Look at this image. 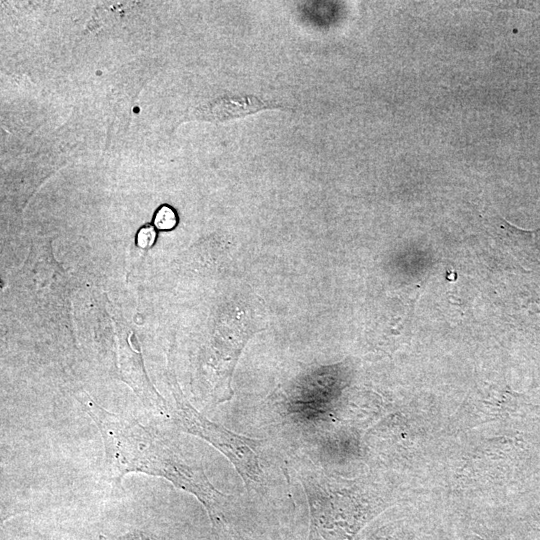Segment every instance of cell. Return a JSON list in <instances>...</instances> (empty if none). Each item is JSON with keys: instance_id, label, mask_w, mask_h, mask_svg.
<instances>
[{"instance_id": "obj_1", "label": "cell", "mask_w": 540, "mask_h": 540, "mask_svg": "<svg viewBox=\"0 0 540 540\" xmlns=\"http://www.w3.org/2000/svg\"><path fill=\"white\" fill-rule=\"evenodd\" d=\"M78 400L101 434L109 481L119 484L134 472L162 477L204 506L214 540H233L228 523L231 497L213 486L202 466L189 461L173 442L135 418L108 411L87 394Z\"/></svg>"}, {"instance_id": "obj_2", "label": "cell", "mask_w": 540, "mask_h": 540, "mask_svg": "<svg viewBox=\"0 0 540 540\" xmlns=\"http://www.w3.org/2000/svg\"><path fill=\"white\" fill-rule=\"evenodd\" d=\"M167 380L174 398V407L169 411L172 420L185 432L216 448L234 466L246 487L259 491L264 483V473L259 460L261 442L234 433L200 413L183 394L171 362L167 368Z\"/></svg>"}, {"instance_id": "obj_3", "label": "cell", "mask_w": 540, "mask_h": 540, "mask_svg": "<svg viewBox=\"0 0 540 540\" xmlns=\"http://www.w3.org/2000/svg\"><path fill=\"white\" fill-rule=\"evenodd\" d=\"M119 364L122 379L132 388L142 403L152 412L168 415L169 408L163 397L149 380L138 344L133 343V334L125 329L118 331Z\"/></svg>"}, {"instance_id": "obj_4", "label": "cell", "mask_w": 540, "mask_h": 540, "mask_svg": "<svg viewBox=\"0 0 540 540\" xmlns=\"http://www.w3.org/2000/svg\"><path fill=\"white\" fill-rule=\"evenodd\" d=\"M495 226L502 244L521 269L531 272L540 267V229L522 230L499 217Z\"/></svg>"}, {"instance_id": "obj_5", "label": "cell", "mask_w": 540, "mask_h": 540, "mask_svg": "<svg viewBox=\"0 0 540 540\" xmlns=\"http://www.w3.org/2000/svg\"><path fill=\"white\" fill-rule=\"evenodd\" d=\"M271 109H284V105L255 95L225 97L199 108L196 118L224 122Z\"/></svg>"}, {"instance_id": "obj_6", "label": "cell", "mask_w": 540, "mask_h": 540, "mask_svg": "<svg viewBox=\"0 0 540 540\" xmlns=\"http://www.w3.org/2000/svg\"><path fill=\"white\" fill-rule=\"evenodd\" d=\"M153 221L157 229L171 230L177 225L178 217L173 208L163 205L156 211Z\"/></svg>"}, {"instance_id": "obj_7", "label": "cell", "mask_w": 540, "mask_h": 540, "mask_svg": "<svg viewBox=\"0 0 540 540\" xmlns=\"http://www.w3.org/2000/svg\"><path fill=\"white\" fill-rule=\"evenodd\" d=\"M156 239V232L154 228L150 225L142 227L137 233V244L141 248L151 247Z\"/></svg>"}, {"instance_id": "obj_8", "label": "cell", "mask_w": 540, "mask_h": 540, "mask_svg": "<svg viewBox=\"0 0 540 540\" xmlns=\"http://www.w3.org/2000/svg\"><path fill=\"white\" fill-rule=\"evenodd\" d=\"M99 540H107L104 536H100ZM115 540H158L153 536H150L144 532L137 531L118 537Z\"/></svg>"}]
</instances>
